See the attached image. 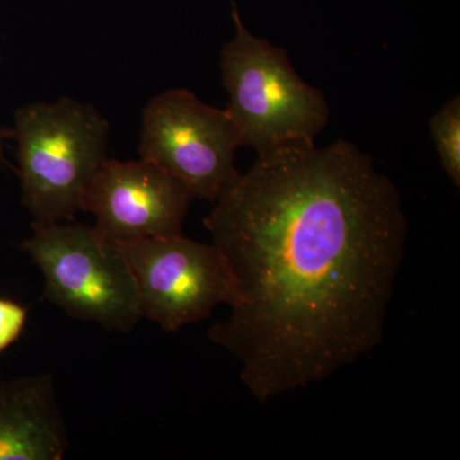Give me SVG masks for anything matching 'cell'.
<instances>
[{
  "instance_id": "obj_7",
  "label": "cell",
  "mask_w": 460,
  "mask_h": 460,
  "mask_svg": "<svg viewBox=\"0 0 460 460\" xmlns=\"http://www.w3.org/2000/svg\"><path fill=\"white\" fill-rule=\"evenodd\" d=\"M193 196L177 178L148 160L108 159L91 181L83 211L111 243L183 234Z\"/></svg>"
},
{
  "instance_id": "obj_11",
  "label": "cell",
  "mask_w": 460,
  "mask_h": 460,
  "mask_svg": "<svg viewBox=\"0 0 460 460\" xmlns=\"http://www.w3.org/2000/svg\"><path fill=\"white\" fill-rule=\"evenodd\" d=\"M0 159H2V136H0Z\"/></svg>"
},
{
  "instance_id": "obj_3",
  "label": "cell",
  "mask_w": 460,
  "mask_h": 460,
  "mask_svg": "<svg viewBox=\"0 0 460 460\" xmlns=\"http://www.w3.org/2000/svg\"><path fill=\"white\" fill-rule=\"evenodd\" d=\"M232 20L235 35L224 45L220 69L226 111L241 146L260 154L286 142L314 141L330 118L323 91L299 77L284 48L248 31L235 3Z\"/></svg>"
},
{
  "instance_id": "obj_4",
  "label": "cell",
  "mask_w": 460,
  "mask_h": 460,
  "mask_svg": "<svg viewBox=\"0 0 460 460\" xmlns=\"http://www.w3.org/2000/svg\"><path fill=\"white\" fill-rule=\"evenodd\" d=\"M23 250L40 269L44 295L74 319L128 332L142 319L128 262L95 228L33 223Z\"/></svg>"
},
{
  "instance_id": "obj_2",
  "label": "cell",
  "mask_w": 460,
  "mask_h": 460,
  "mask_svg": "<svg viewBox=\"0 0 460 460\" xmlns=\"http://www.w3.org/2000/svg\"><path fill=\"white\" fill-rule=\"evenodd\" d=\"M107 118L93 105L62 98L18 109L17 141L22 204L33 223L75 219L99 169L108 160Z\"/></svg>"
},
{
  "instance_id": "obj_12",
  "label": "cell",
  "mask_w": 460,
  "mask_h": 460,
  "mask_svg": "<svg viewBox=\"0 0 460 460\" xmlns=\"http://www.w3.org/2000/svg\"><path fill=\"white\" fill-rule=\"evenodd\" d=\"M0 63H2V54H0Z\"/></svg>"
},
{
  "instance_id": "obj_9",
  "label": "cell",
  "mask_w": 460,
  "mask_h": 460,
  "mask_svg": "<svg viewBox=\"0 0 460 460\" xmlns=\"http://www.w3.org/2000/svg\"><path fill=\"white\" fill-rule=\"evenodd\" d=\"M429 131L436 151L440 157L444 171L453 181L454 186L460 187V98L447 100L432 115Z\"/></svg>"
},
{
  "instance_id": "obj_10",
  "label": "cell",
  "mask_w": 460,
  "mask_h": 460,
  "mask_svg": "<svg viewBox=\"0 0 460 460\" xmlns=\"http://www.w3.org/2000/svg\"><path fill=\"white\" fill-rule=\"evenodd\" d=\"M27 310L12 299L0 296V353L7 350L22 335Z\"/></svg>"
},
{
  "instance_id": "obj_5",
  "label": "cell",
  "mask_w": 460,
  "mask_h": 460,
  "mask_svg": "<svg viewBox=\"0 0 460 460\" xmlns=\"http://www.w3.org/2000/svg\"><path fill=\"white\" fill-rule=\"evenodd\" d=\"M131 269L141 317L166 332L201 323L237 299L226 260L213 243L183 234L113 243Z\"/></svg>"
},
{
  "instance_id": "obj_8",
  "label": "cell",
  "mask_w": 460,
  "mask_h": 460,
  "mask_svg": "<svg viewBox=\"0 0 460 460\" xmlns=\"http://www.w3.org/2000/svg\"><path fill=\"white\" fill-rule=\"evenodd\" d=\"M66 449L51 375L0 384V460H60Z\"/></svg>"
},
{
  "instance_id": "obj_1",
  "label": "cell",
  "mask_w": 460,
  "mask_h": 460,
  "mask_svg": "<svg viewBox=\"0 0 460 460\" xmlns=\"http://www.w3.org/2000/svg\"><path fill=\"white\" fill-rule=\"evenodd\" d=\"M204 219L237 290L215 344L257 401L326 380L371 353L404 260L395 184L352 142L257 154Z\"/></svg>"
},
{
  "instance_id": "obj_6",
  "label": "cell",
  "mask_w": 460,
  "mask_h": 460,
  "mask_svg": "<svg viewBox=\"0 0 460 460\" xmlns=\"http://www.w3.org/2000/svg\"><path fill=\"white\" fill-rule=\"evenodd\" d=\"M238 132L226 109L208 107L189 90L165 91L144 109L141 159L177 178L193 199H217L238 174Z\"/></svg>"
}]
</instances>
